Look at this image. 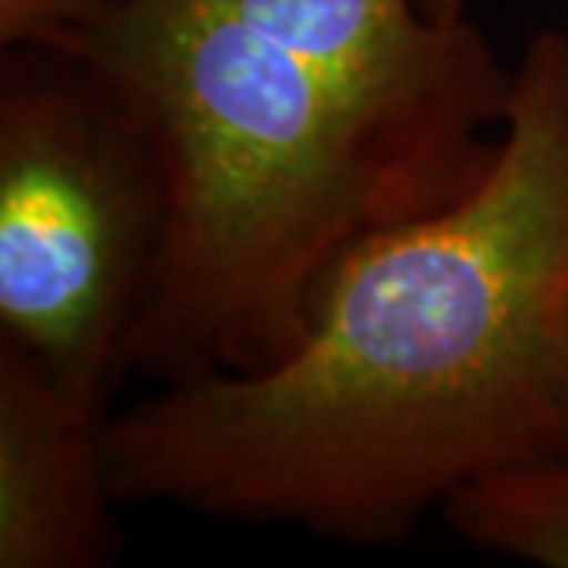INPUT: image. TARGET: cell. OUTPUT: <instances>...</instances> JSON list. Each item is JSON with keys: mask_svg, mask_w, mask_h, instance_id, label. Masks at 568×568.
<instances>
[{"mask_svg": "<svg viewBox=\"0 0 568 568\" xmlns=\"http://www.w3.org/2000/svg\"><path fill=\"white\" fill-rule=\"evenodd\" d=\"M118 506L407 540L467 484L568 455V32L515 63L499 159L458 203L366 237L301 345L104 420Z\"/></svg>", "mask_w": 568, "mask_h": 568, "instance_id": "cell-1", "label": "cell"}, {"mask_svg": "<svg viewBox=\"0 0 568 568\" xmlns=\"http://www.w3.org/2000/svg\"><path fill=\"white\" fill-rule=\"evenodd\" d=\"M140 123L164 231L123 373H253L328 272L499 159L515 67L417 0H111L63 51Z\"/></svg>", "mask_w": 568, "mask_h": 568, "instance_id": "cell-2", "label": "cell"}, {"mask_svg": "<svg viewBox=\"0 0 568 568\" xmlns=\"http://www.w3.org/2000/svg\"><path fill=\"white\" fill-rule=\"evenodd\" d=\"M164 231L152 145L85 63L17 48L0 70V338L104 407Z\"/></svg>", "mask_w": 568, "mask_h": 568, "instance_id": "cell-3", "label": "cell"}, {"mask_svg": "<svg viewBox=\"0 0 568 568\" xmlns=\"http://www.w3.org/2000/svg\"><path fill=\"white\" fill-rule=\"evenodd\" d=\"M104 407L0 338V568H95L114 556Z\"/></svg>", "mask_w": 568, "mask_h": 568, "instance_id": "cell-4", "label": "cell"}, {"mask_svg": "<svg viewBox=\"0 0 568 568\" xmlns=\"http://www.w3.org/2000/svg\"><path fill=\"white\" fill-rule=\"evenodd\" d=\"M443 515L470 547L568 568V455L474 480Z\"/></svg>", "mask_w": 568, "mask_h": 568, "instance_id": "cell-5", "label": "cell"}, {"mask_svg": "<svg viewBox=\"0 0 568 568\" xmlns=\"http://www.w3.org/2000/svg\"><path fill=\"white\" fill-rule=\"evenodd\" d=\"M111 0H0V48L63 51Z\"/></svg>", "mask_w": 568, "mask_h": 568, "instance_id": "cell-6", "label": "cell"}, {"mask_svg": "<svg viewBox=\"0 0 568 568\" xmlns=\"http://www.w3.org/2000/svg\"><path fill=\"white\" fill-rule=\"evenodd\" d=\"M470 0H417L420 13L433 22H462L467 20Z\"/></svg>", "mask_w": 568, "mask_h": 568, "instance_id": "cell-7", "label": "cell"}]
</instances>
